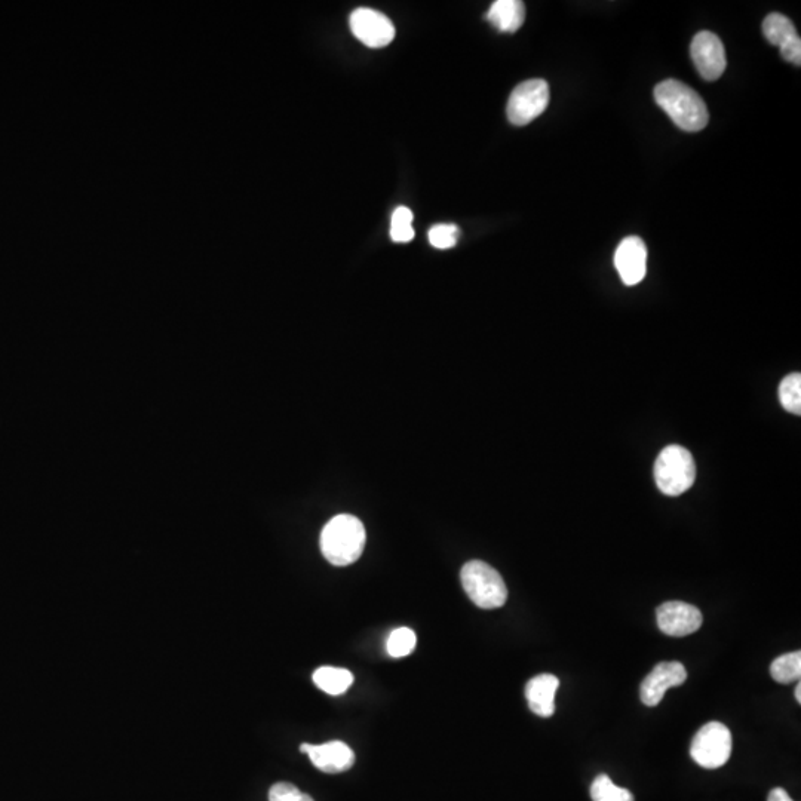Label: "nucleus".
<instances>
[{
  "mask_svg": "<svg viewBox=\"0 0 801 801\" xmlns=\"http://www.w3.org/2000/svg\"><path fill=\"white\" fill-rule=\"evenodd\" d=\"M656 103L678 128L687 133L704 130L710 121L707 104L701 95L683 82L668 79L655 88Z\"/></svg>",
  "mask_w": 801,
  "mask_h": 801,
  "instance_id": "nucleus-1",
  "label": "nucleus"
},
{
  "mask_svg": "<svg viewBox=\"0 0 801 801\" xmlns=\"http://www.w3.org/2000/svg\"><path fill=\"white\" fill-rule=\"evenodd\" d=\"M364 524L354 515H337L325 524L321 533V551L328 563L337 567L351 566L365 548Z\"/></svg>",
  "mask_w": 801,
  "mask_h": 801,
  "instance_id": "nucleus-2",
  "label": "nucleus"
},
{
  "mask_svg": "<svg viewBox=\"0 0 801 801\" xmlns=\"http://www.w3.org/2000/svg\"><path fill=\"white\" fill-rule=\"evenodd\" d=\"M656 486L667 496H680L696 480V463L692 453L681 445L665 447L655 463Z\"/></svg>",
  "mask_w": 801,
  "mask_h": 801,
  "instance_id": "nucleus-3",
  "label": "nucleus"
},
{
  "mask_svg": "<svg viewBox=\"0 0 801 801\" xmlns=\"http://www.w3.org/2000/svg\"><path fill=\"white\" fill-rule=\"evenodd\" d=\"M460 579L475 606L486 610L505 606L508 588L500 573L489 564L480 560L469 561L463 566Z\"/></svg>",
  "mask_w": 801,
  "mask_h": 801,
  "instance_id": "nucleus-4",
  "label": "nucleus"
},
{
  "mask_svg": "<svg viewBox=\"0 0 801 801\" xmlns=\"http://www.w3.org/2000/svg\"><path fill=\"white\" fill-rule=\"evenodd\" d=\"M732 733L718 721L705 724L693 738L690 754L704 769H718L732 756Z\"/></svg>",
  "mask_w": 801,
  "mask_h": 801,
  "instance_id": "nucleus-5",
  "label": "nucleus"
},
{
  "mask_svg": "<svg viewBox=\"0 0 801 801\" xmlns=\"http://www.w3.org/2000/svg\"><path fill=\"white\" fill-rule=\"evenodd\" d=\"M548 104V82L543 79H532V81L523 82L512 91L506 113H508L511 124L523 127L539 118L545 112Z\"/></svg>",
  "mask_w": 801,
  "mask_h": 801,
  "instance_id": "nucleus-6",
  "label": "nucleus"
},
{
  "mask_svg": "<svg viewBox=\"0 0 801 801\" xmlns=\"http://www.w3.org/2000/svg\"><path fill=\"white\" fill-rule=\"evenodd\" d=\"M349 24L355 38L368 48H385L394 41V23L382 12L371 8L355 9Z\"/></svg>",
  "mask_w": 801,
  "mask_h": 801,
  "instance_id": "nucleus-7",
  "label": "nucleus"
},
{
  "mask_svg": "<svg viewBox=\"0 0 801 801\" xmlns=\"http://www.w3.org/2000/svg\"><path fill=\"white\" fill-rule=\"evenodd\" d=\"M690 55L705 81H717L726 70V51L723 42L714 33H698L690 46Z\"/></svg>",
  "mask_w": 801,
  "mask_h": 801,
  "instance_id": "nucleus-8",
  "label": "nucleus"
},
{
  "mask_svg": "<svg viewBox=\"0 0 801 801\" xmlns=\"http://www.w3.org/2000/svg\"><path fill=\"white\" fill-rule=\"evenodd\" d=\"M658 626L669 637L681 638L698 631L704 622L701 610L683 601H668L656 612Z\"/></svg>",
  "mask_w": 801,
  "mask_h": 801,
  "instance_id": "nucleus-9",
  "label": "nucleus"
},
{
  "mask_svg": "<svg viewBox=\"0 0 801 801\" xmlns=\"http://www.w3.org/2000/svg\"><path fill=\"white\" fill-rule=\"evenodd\" d=\"M687 680V671L680 662H661L644 678L640 687L641 701L647 707L661 704L671 687H678Z\"/></svg>",
  "mask_w": 801,
  "mask_h": 801,
  "instance_id": "nucleus-10",
  "label": "nucleus"
},
{
  "mask_svg": "<svg viewBox=\"0 0 801 801\" xmlns=\"http://www.w3.org/2000/svg\"><path fill=\"white\" fill-rule=\"evenodd\" d=\"M763 33L769 44L781 49L785 61L800 66L801 39L790 18L782 14L767 15L763 23Z\"/></svg>",
  "mask_w": 801,
  "mask_h": 801,
  "instance_id": "nucleus-11",
  "label": "nucleus"
},
{
  "mask_svg": "<svg viewBox=\"0 0 801 801\" xmlns=\"http://www.w3.org/2000/svg\"><path fill=\"white\" fill-rule=\"evenodd\" d=\"M615 266L623 284H640L647 272V247L638 236H628L619 244L615 253Z\"/></svg>",
  "mask_w": 801,
  "mask_h": 801,
  "instance_id": "nucleus-12",
  "label": "nucleus"
},
{
  "mask_svg": "<svg viewBox=\"0 0 801 801\" xmlns=\"http://www.w3.org/2000/svg\"><path fill=\"white\" fill-rule=\"evenodd\" d=\"M302 753L308 754L313 766L324 773H342L355 764V754L345 742L333 741L322 745L303 744Z\"/></svg>",
  "mask_w": 801,
  "mask_h": 801,
  "instance_id": "nucleus-13",
  "label": "nucleus"
},
{
  "mask_svg": "<svg viewBox=\"0 0 801 801\" xmlns=\"http://www.w3.org/2000/svg\"><path fill=\"white\" fill-rule=\"evenodd\" d=\"M560 680L552 674H540L532 678L526 686L529 708L539 717L548 718L555 712V695Z\"/></svg>",
  "mask_w": 801,
  "mask_h": 801,
  "instance_id": "nucleus-14",
  "label": "nucleus"
},
{
  "mask_svg": "<svg viewBox=\"0 0 801 801\" xmlns=\"http://www.w3.org/2000/svg\"><path fill=\"white\" fill-rule=\"evenodd\" d=\"M486 20L499 32L515 33L526 20V6L520 0H497L487 12Z\"/></svg>",
  "mask_w": 801,
  "mask_h": 801,
  "instance_id": "nucleus-15",
  "label": "nucleus"
},
{
  "mask_svg": "<svg viewBox=\"0 0 801 801\" xmlns=\"http://www.w3.org/2000/svg\"><path fill=\"white\" fill-rule=\"evenodd\" d=\"M313 683L328 695L339 696L354 683V675L345 668L322 667L313 674Z\"/></svg>",
  "mask_w": 801,
  "mask_h": 801,
  "instance_id": "nucleus-16",
  "label": "nucleus"
},
{
  "mask_svg": "<svg viewBox=\"0 0 801 801\" xmlns=\"http://www.w3.org/2000/svg\"><path fill=\"white\" fill-rule=\"evenodd\" d=\"M770 674L773 680L781 684H790L800 681L801 678V653L793 652L779 656L770 665Z\"/></svg>",
  "mask_w": 801,
  "mask_h": 801,
  "instance_id": "nucleus-17",
  "label": "nucleus"
},
{
  "mask_svg": "<svg viewBox=\"0 0 801 801\" xmlns=\"http://www.w3.org/2000/svg\"><path fill=\"white\" fill-rule=\"evenodd\" d=\"M591 799L592 801H634V796L626 788L615 785L610 776L603 773L592 782Z\"/></svg>",
  "mask_w": 801,
  "mask_h": 801,
  "instance_id": "nucleus-18",
  "label": "nucleus"
},
{
  "mask_svg": "<svg viewBox=\"0 0 801 801\" xmlns=\"http://www.w3.org/2000/svg\"><path fill=\"white\" fill-rule=\"evenodd\" d=\"M779 401L790 413L801 414V374L793 373L785 377L779 385Z\"/></svg>",
  "mask_w": 801,
  "mask_h": 801,
  "instance_id": "nucleus-19",
  "label": "nucleus"
},
{
  "mask_svg": "<svg viewBox=\"0 0 801 801\" xmlns=\"http://www.w3.org/2000/svg\"><path fill=\"white\" fill-rule=\"evenodd\" d=\"M413 213L410 208L398 207L392 214L391 238L397 244L413 241L416 232L413 229Z\"/></svg>",
  "mask_w": 801,
  "mask_h": 801,
  "instance_id": "nucleus-20",
  "label": "nucleus"
},
{
  "mask_svg": "<svg viewBox=\"0 0 801 801\" xmlns=\"http://www.w3.org/2000/svg\"><path fill=\"white\" fill-rule=\"evenodd\" d=\"M416 634L410 628H397L388 638V653L392 658H404L416 649Z\"/></svg>",
  "mask_w": 801,
  "mask_h": 801,
  "instance_id": "nucleus-21",
  "label": "nucleus"
},
{
  "mask_svg": "<svg viewBox=\"0 0 801 801\" xmlns=\"http://www.w3.org/2000/svg\"><path fill=\"white\" fill-rule=\"evenodd\" d=\"M428 236L432 247L448 250L459 241L460 229L456 224H437L429 230Z\"/></svg>",
  "mask_w": 801,
  "mask_h": 801,
  "instance_id": "nucleus-22",
  "label": "nucleus"
},
{
  "mask_svg": "<svg viewBox=\"0 0 801 801\" xmlns=\"http://www.w3.org/2000/svg\"><path fill=\"white\" fill-rule=\"evenodd\" d=\"M269 801H313V799L293 784L278 782L270 788Z\"/></svg>",
  "mask_w": 801,
  "mask_h": 801,
  "instance_id": "nucleus-23",
  "label": "nucleus"
},
{
  "mask_svg": "<svg viewBox=\"0 0 801 801\" xmlns=\"http://www.w3.org/2000/svg\"><path fill=\"white\" fill-rule=\"evenodd\" d=\"M767 801H793L791 797L788 796L787 791L784 788H775V790L770 791L769 799Z\"/></svg>",
  "mask_w": 801,
  "mask_h": 801,
  "instance_id": "nucleus-24",
  "label": "nucleus"
},
{
  "mask_svg": "<svg viewBox=\"0 0 801 801\" xmlns=\"http://www.w3.org/2000/svg\"><path fill=\"white\" fill-rule=\"evenodd\" d=\"M794 696H796L797 702L801 704V684H797L796 692H794Z\"/></svg>",
  "mask_w": 801,
  "mask_h": 801,
  "instance_id": "nucleus-25",
  "label": "nucleus"
}]
</instances>
